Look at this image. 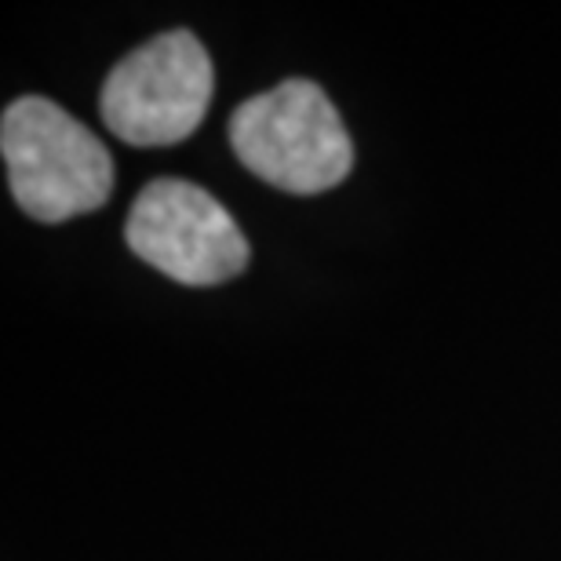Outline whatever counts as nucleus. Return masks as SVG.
Here are the masks:
<instances>
[{"label": "nucleus", "instance_id": "1", "mask_svg": "<svg viewBox=\"0 0 561 561\" xmlns=\"http://www.w3.org/2000/svg\"><path fill=\"white\" fill-rule=\"evenodd\" d=\"M0 150L11 194L33 219L66 222L110 201V150L51 99H15L0 121Z\"/></svg>", "mask_w": 561, "mask_h": 561}, {"label": "nucleus", "instance_id": "2", "mask_svg": "<svg viewBox=\"0 0 561 561\" xmlns=\"http://www.w3.org/2000/svg\"><path fill=\"white\" fill-rule=\"evenodd\" d=\"M230 146L252 175L285 194L332 190L354 164V146L340 110L302 77L280 81L233 110Z\"/></svg>", "mask_w": 561, "mask_h": 561}, {"label": "nucleus", "instance_id": "3", "mask_svg": "<svg viewBox=\"0 0 561 561\" xmlns=\"http://www.w3.org/2000/svg\"><path fill=\"white\" fill-rule=\"evenodd\" d=\"M211 103V59L190 30H168L125 55L103 84V121L131 146L194 136Z\"/></svg>", "mask_w": 561, "mask_h": 561}, {"label": "nucleus", "instance_id": "4", "mask_svg": "<svg viewBox=\"0 0 561 561\" xmlns=\"http://www.w3.org/2000/svg\"><path fill=\"white\" fill-rule=\"evenodd\" d=\"M128 249L179 285H222L249 266V241L208 190L186 179H157L125 222Z\"/></svg>", "mask_w": 561, "mask_h": 561}]
</instances>
